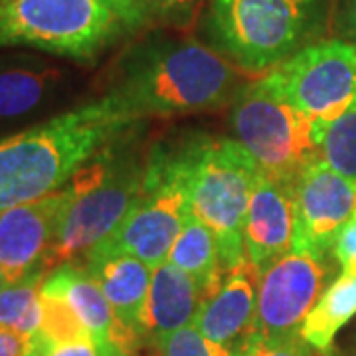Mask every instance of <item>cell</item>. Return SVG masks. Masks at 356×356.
I'll return each mask as SVG.
<instances>
[{"instance_id": "obj_33", "label": "cell", "mask_w": 356, "mask_h": 356, "mask_svg": "<svg viewBox=\"0 0 356 356\" xmlns=\"http://www.w3.org/2000/svg\"><path fill=\"white\" fill-rule=\"evenodd\" d=\"M313 356H329V353H318V350H315V355Z\"/></svg>"}, {"instance_id": "obj_17", "label": "cell", "mask_w": 356, "mask_h": 356, "mask_svg": "<svg viewBox=\"0 0 356 356\" xmlns=\"http://www.w3.org/2000/svg\"><path fill=\"white\" fill-rule=\"evenodd\" d=\"M206 295L186 271L165 261L153 269L145 307V339L156 341L168 332L192 325Z\"/></svg>"}, {"instance_id": "obj_27", "label": "cell", "mask_w": 356, "mask_h": 356, "mask_svg": "<svg viewBox=\"0 0 356 356\" xmlns=\"http://www.w3.org/2000/svg\"><path fill=\"white\" fill-rule=\"evenodd\" d=\"M331 28L337 38L356 48V0H332Z\"/></svg>"}, {"instance_id": "obj_8", "label": "cell", "mask_w": 356, "mask_h": 356, "mask_svg": "<svg viewBox=\"0 0 356 356\" xmlns=\"http://www.w3.org/2000/svg\"><path fill=\"white\" fill-rule=\"evenodd\" d=\"M232 103L236 140L261 172L293 191L303 168L318 156L315 121L283 97L269 74L238 89Z\"/></svg>"}, {"instance_id": "obj_34", "label": "cell", "mask_w": 356, "mask_h": 356, "mask_svg": "<svg viewBox=\"0 0 356 356\" xmlns=\"http://www.w3.org/2000/svg\"><path fill=\"white\" fill-rule=\"evenodd\" d=\"M329 356H341V355H339V353H334V350H331V353H329Z\"/></svg>"}, {"instance_id": "obj_22", "label": "cell", "mask_w": 356, "mask_h": 356, "mask_svg": "<svg viewBox=\"0 0 356 356\" xmlns=\"http://www.w3.org/2000/svg\"><path fill=\"white\" fill-rule=\"evenodd\" d=\"M318 156L339 175L356 180V95L331 123H315Z\"/></svg>"}, {"instance_id": "obj_19", "label": "cell", "mask_w": 356, "mask_h": 356, "mask_svg": "<svg viewBox=\"0 0 356 356\" xmlns=\"http://www.w3.org/2000/svg\"><path fill=\"white\" fill-rule=\"evenodd\" d=\"M62 74L50 65H0V123L38 111L60 86Z\"/></svg>"}, {"instance_id": "obj_26", "label": "cell", "mask_w": 356, "mask_h": 356, "mask_svg": "<svg viewBox=\"0 0 356 356\" xmlns=\"http://www.w3.org/2000/svg\"><path fill=\"white\" fill-rule=\"evenodd\" d=\"M315 348L301 339V334L285 341H259L250 339L240 348V356H313Z\"/></svg>"}, {"instance_id": "obj_32", "label": "cell", "mask_w": 356, "mask_h": 356, "mask_svg": "<svg viewBox=\"0 0 356 356\" xmlns=\"http://www.w3.org/2000/svg\"><path fill=\"white\" fill-rule=\"evenodd\" d=\"M4 285H8V281H6V275H4V273H2V269H0V289H2Z\"/></svg>"}, {"instance_id": "obj_1", "label": "cell", "mask_w": 356, "mask_h": 356, "mask_svg": "<svg viewBox=\"0 0 356 356\" xmlns=\"http://www.w3.org/2000/svg\"><path fill=\"white\" fill-rule=\"evenodd\" d=\"M137 119L105 93L95 102L0 139V212L50 196Z\"/></svg>"}, {"instance_id": "obj_21", "label": "cell", "mask_w": 356, "mask_h": 356, "mask_svg": "<svg viewBox=\"0 0 356 356\" xmlns=\"http://www.w3.org/2000/svg\"><path fill=\"white\" fill-rule=\"evenodd\" d=\"M48 277L44 271H32L24 280L8 283L0 289V327L30 339L42 325V283Z\"/></svg>"}, {"instance_id": "obj_31", "label": "cell", "mask_w": 356, "mask_h": 356, "mask_svg": "<svg viewBox=\"0 0 356 356\" xmlns=\"http://www.w3.org/2000/svg\"><path fill=\"white\" fill-rule=\"evenodd\" d=\"M24 356H46V339L42 332H36L28 339Z\"/></svg>"}, {"instance_id": "obj_12", "label": "cell", "mask_w": 356, "mask_h": 356, "mask_svg": "<svg viewBox=\"0 0 356 356\" xmlns=\"http://www.w3.org/2000/svg\"><path fill=\"white\" fill-rule=\"evenodd\" d=\"M72 198L74 191L65 184L50 196L0 212V269L8 283L40 269Z\"/></svg>"}, {"instance_id": "obj_30", "label": "cell", "mask_w": 356, "mask_h": 356, "mask_svg": "<svg viewBox=\"0 0 356 356\" xmlns=\"http://www.w3.org/2000/svg\"><path fill=\"white\" fill-rule=\"evenodd\" d=\"M26 344H28L26 337L0 327V356H24Z\"/></svg>"}, {"instance_id": "obj_7", "label": "cell", "mask_w": 356, "mask_h": 356, "mask_svg": "<svg viewBox=\"0 0 356 356\" xmlns=\"http://www.w3.org/2000/svg\"><path fill=\"white\" fill-rule=\"evenodd\" d=\"M188 214V147L156 149L147 159L140 198L113 234L86 257L133 255L154 269L166 261Z\"/></svg>"}, {"instance_id": "obj_10", "label": "cell", "mask_w": 356, "mask_h": 356, "mask_svg": "<svg viewBox=\"0 0 356 356\" xmlns=\"http://www.w3.org/2000/svg\"><path fill=\"white\" fill-rule=\"evenodd\" d=\"M329 277L327 257L289 250L259 277L257 313L250 339L285 341L297 337Z\"/></svg>"}, {"instance_id": "obj_3", "label": "cell", "mask_w": 356, "mask_h": 356, "mask_svg": "<svg viewBox=\"0 0 356 356\" xmlns=\"http://www.w3.org/2000/svg\"><path fill=\"white\" fill-rule=\"evenodd\" d=\"M327 22V0H210L206 34L232 64L266 72L313 44Z\"/></svg>"}, {"instance_id": "obj_16", "label": "cell", "mask_w": 356, "mask_h": 356, "mask_svg": "<svg viewBox=\"0 0 356 356\" xmlns=\"http://www.w3.org/2000/svg\"><path fill=\"white\" fill-rule=\"evenodd\" d=\"M86 269L102 287L117 318L129 331L145 339V307L153 267L133 255H99L86 257Z\"/></svg>"}, {"instance_id": "obj_23", "label": "cell", "mask_w": 356, "mask_h": 356, "mask_svg": "<svg viewBox=\"0 0 356 356\" xmlns=\"http://www.w3.org/2000/svg\"><path fill=\"white\" fill-rule=\"evenodd\" d=\"M131 32L154 26L191 28L202 10L204 0H123Z\"/></svg>"}, {"instance_id": "obj_29", "label": "cell", "mask_w": 356, "mask_h": 356, "mask_svg": "<svg viewBox=\"0 0 356 356\" xmlns=\"http://www.w3.org/2000/svg\"><path fill=\"white\" fill-rule=\"evenodd\" d=\"M46 356H99V353L91 339L70 341V343H50L46 339Z\"/></svg>"}, {"instance_id": "obj_28", "label": "cell", "mask_w": 356, "mask_h": 356, "mask_svg": "<svg viewBox=\"0 0 356 356\" xmlns=\"http://www.w3.org/2000/svg\"><path fill=\"white\" fill-rule=\"evenodd\" d=\"M332 255L343 267V273L356 275V210L339 232Z\"/></svg>"}, {"instance_id": "obj_18", "label": "cell", "mask_w": 356, "mask_h": 356, "mask_svg": "<svg viewBox=\"0 0 356 356\" xmlns=\"http://www.w3.org/2000/svg\"><path fill=\"white\" fill-rule=\"evenodd\" d=\"M166 261L186 271L198 281L206 299L220 289L222 281L226 277V269L222 267L220 250L212 229L192 214H188V218L184 220Z\"/></svg>"}, {"instance_id": "obj_2", "label": "cell", "mask_w": 356, "mask_h": 356, "mask_svg": "<svg viewBox=\"0 0 356 356\" xmlns=\"http://www.w3.org/2000/svg\"><path fill=\"white\" fill-rule=\"evenodd\" d=\"M107 93L137 121L210 111L236 95V70L196 40L151 36L123 54Z\"/></svg>"}, {"instance_id": "obj_13", "label": "cell", "mask_w": 356, "mask_h": 356, "mask_svg": "<svg viewBox=\"0 0 356 356\" xmlns=\"http://www.w3.org/2000/svg\"><path fill=\"white\" fill-rule=\"evenodd\" d=\"M44 291L62 295L83 323L99 356H131L143 343L139 334L129 331L117 318L105 293L77 264H64L48 273L42 283Z\"/></svg>"}, {"instance_id": "obj_6", "label": "cell", "mask_w": 356, "mask_h": 356, "mask_svg": "<svg viewBox=\"0 0 356 356\" xmlns=\"http://www.w3.org/2000/svg\"><path fill=\"white\" fill-rule=\"evenodd\" d=\"M186 147L191 214L212 229L228 273L245 259L243 229L259 166L236 139H196Z\"/></svg>"}, {"instance_id": "obj_14", "label": "cell", "mask_w": 356, "mask_h": 356, "mask_svg": "<svg viewBox=\"0 0 356 356\" xmlns=\"http://www.w3.org/2000/svg\"><path fill=\"white\" fill-rule=\"evenodd\" d=\"M259 277V269L245 257L229 269L220 289L200 305L192 325L210 341L240 350L254 332Z\"/></svg>"}, {"instance_id": "obj_24", "label": "cell", "mask_w": 356, "mask_h": 356, "mask_svg": "<svg viewBox=\"0 0 356 356\" xmlns=\"http://www.w3.org/2000/svg\"><path fill=\"white\" fill-rule=\"evenodd\" d=\"M40 299H42L40 332L50 343H70V341L91 339L89 332L86 331V327H83V323L76 315V311L70 307V303L62 295L42 289Z\"/></svg>"}, {"instance_id": "obj_11", "label": "cell", "mask_w": 356, "mask_h": 356, "mask_svg": "<svg viewBox=\"0 0 356 356\" xmlns=\"http://www.w3.org/2000/svg\"><path fill=\"white\" fill-rule=\"evenodd\" d=\"M355 210L356 180L339 175L321 156L313 159L293 188L291 250L329 257Z\"/></svg>"}, {"instance_id": "obj_15", "label": "cell", "mask_w": 356, "mask_h": 356, "mask_svg": "<svg viewBox=\"0 0 356 356\" xmlns=\"http://www.w3.org/2000/svg\"><path fill=\"white\" fill-rule=\"evenodd\" d=\"M291 242L293 191L259 170L243 229L245 257L261 273L291 250Z\"/></svg>"}, {"instance_id": "obj_20", "label": "cell", "mask_w": 356, "mask_h": 356, "mask_svg": "<svg viewBox=\"0 0 356 356\" xmlns=\"http://www.w3.org/2000/svg\"><path fill=\"white\" fill-rule=\"evenodd\" d=\"M356 315V275L341 277L321 293L301 325V339L318 353H331L337 332Z\"/></svg>"}, {"instance_id": "obj_9", "label": "cell", "mask_w": 356, "mask_h": 356, "mask_svg": "<svg viewBox=\"0 0 356 356\" xmlns=\"http://www.w3.org/2000/svg\"><path fill=\"white\" fill-rule=\"evenodd\" d=\"M283 97L315 123H331L356 95V48L344 40H321L267 72Z\"/></svg>"}, {"instance_id": "obj_5", "label": "cell", "mask_w": 356, "mask_h": 356, "mask_svg": "<svg viewBox=\"0 0 356 356\" xmlns=\"http://www.w3.org/2000/svg\"><path fill=\"white\" fill-rule=\"evenodd\" d=\"M125 34L121 0H0V46L91 62Z\"/></svg>"}, {"instance_id": "obj_25", "label": "cell", "mask_w": 356, "mask_h": 356, "mask_svg": "<svg viewBox=\"0 0 356 356\" xmlns=\"http://www.w3.org/2000/svg\"><path fill=\"white\" fill-rule=\"evenodd\" d=\"M153 344L161 356H240V350L210 341L194 325L168 332Z\"/></svg>"}, {"instance_id": "obj_4", "label": "cell", "mask_w": 356, "mask_h": 356, "mask_svg": "<svg viewBox=\"0 0 356 356\" xmlns=\"http://www.w3.org/2000/svg\"><path fill=\"white\" fill-rule=\"evenodd\" d=\"M119 140V139H117ZM117 140L93 156L67 184L74 198L40 269L50 273L64 264H76L111 236L145 191L147 161L121 153Z\"/></svg>"}]
</instances>
